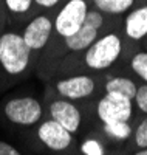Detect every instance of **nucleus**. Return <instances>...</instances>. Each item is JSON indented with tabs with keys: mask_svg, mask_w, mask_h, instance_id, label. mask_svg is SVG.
I'll use <instances>...</instances> for the list:
<instances>
[{
	"mask_svg": "<svg viewBox=\"0 0 147 155\" xmlns=\"http://www.w3.org/2000/svg\"><path fill=\"white\" fill-rule=\"evenodd\" d=\"M135 155H147V147H144L142 150H139V152H136Z\"/></svg>",
	"mask_w": 147,
	"mask_h": 155,
	"instance_id": "22",
	"label": "nucleus"
},
{
	"mask_svg": "<svg viewBox=\"0 0 147 155\" xmlns=\"http://www.w3.org/2000/svg\"><path fill=\"white\" fill-rule=\"evenodd\" d=\"M53 22L54 20H51L48 16H37L26 25V28L22 33V37L31 51H39L45 48L53 30H54Z\"/></svg>",
	"mask_w": 147,
	"mask_h": 155,
	"instance_id": "7",
	"label": "nucleus"
},
{
	"mask_svg": "<svg viewBox=\"0 0 147 155\" xmlns=\"http://www.w3.org/2000/svg\"><path fill=\"white\" fill-rule=\"evenodd\" d=\"M31 53L22 34L8 31L0 36V65L8 74L23 73L30 65Z\"/></svg>",
	"mask_w": 147,
	"mask_h": 155,
	"instance_id": "1",
	"label": "nucleus"
},
{
	"mask_svg": "<svg viewBox=\"0 0 147 155\" xmlns=\"http://www.w3.org/2000/svg\"><path fill=\"white\" fill-rule=\"evenodd\" d=\"M56 90L60 96H65L67 99H82L95 92V81L90 76L77 74L57 81Z\"/></svg>",
	"mask_w": 147,
	"mask_h": 155,
	"instance_id": "9",
	"label": "nucleus"
},
{
	"mask_svg": "<svg viewBox=\"0 0 147 155\" xmlns=\"http://www.w3.org/2000/svg\"><path fill=\"white\" fill-rule=\"evenodd\" d=\"M126 34L133 41H139L147 36V6H141L127 16Z\"/></svg>",
	"mask_w": 147,
	"mask_h": 155,
	"instance_id": "11",
	"label": "nucleus"
},
{
	"mask_svg": "<svg viewBox=\"0 0 147 155\" xmlns=\"http://www.w3.org/2000/svg\"><path fill=\"white\" fill-rule=\"evenodd\" d=\"M34 0H5V5L12 14H25L31 9Z\"/></svg>",
	"mask_w": 147,
	"mask_h": 155,
	"instance_id": "16",
	"label": "nucleus"
},
{
	"mask_svg": "<svg viewBox=\"0 0 147 155\" xmlns=\"http://www.w3.org/2000/svg\"><path fill=\"white\" fill-rule=\"evenodd\" d=\"M102 22H104V17H102L101 11L88 9L87 14H85L82 27L74 34H71L68 37H64L67 50H70V51L87 50L98 39V33H99V28L102 27Z\"/></svg>",
	"mask_w": 147,
	"mask_h": 155,
	"instance_id": "3",
	"label": "nucleus"
},
{
	"mask_svg": "<svg viewBox=\"0 0 147 155\" xmlns=\"http://www.w3.org/2000/svg\"><path fill=\"white\" fill-rule=\"evenodd\" d=\"M98 116L105 123L129 121L132 116V99L124 95L107 92V95L98 102Z\"/></svg>",
	"mask_w": 147,
	"mask_h": 155,
	"instance_id": "6",
	"label": "nucleus"
},
{
	"mask_svg": "<svg viewBox=\"0 0 147 155\" xmlns=\"http://www.w3.org/2000/svg\"><path fill=\"white\" fill-rule=\"evenodd\" d=\"M133 2L135 0H93L98 11L109 14H122L133 5Z\"/></svg>",
	"mask_w": 147,
	"mask_h": 155,
	"instance_id": "13",
	"label": "nucleus"
},
{
	"mask_svg": "<svg viewBox=\"0 0 147 155\" xmlns=\"http://www.w3.org/2000/svg\"><path fill=\"white\" fill-rule=\"evenodd\" d=\"M50 113L53 120L57 121L62 127H65L71 134H74L81 126V113H79L77 107L71 104L70 101L65 99L54 101L50 106Z\"/></svg>",
	"mask_w": 147,
	"mask_h": 155,
	"instance_id": "10",
	"label": "nucleus"
},
{
	"mask_svg": "<svg viewBox=\"0 0 147 155\" xmlns=\"http://www.w3.org/2000/svg\"><path fill=\"white\" fill-rule=\"evenodd\" d=\"M59 2L60 0H34V3L37 6H41V8H53V6H56Z\"/></svg>",
	"mask_w": 147,
	"mask_h": 155,
	"instance_id": "21",
	"label": "nucleus"
},
{
	"mask_svg": "<svg viewBox=\"0 0 147 155\" xmlns=\"http://www.w3.org/2000/svg\"><path fill=\"white\" fill-rule=\"evenodd\" d=\"M132 70L147 82V53H136L132 58Z\"/></svg>",
	"mask_w": 147,
	"mask_h": 155,
	"instance_id": "15",
	"label": "nucleus"
},
{
	"mask_svg": "<svg viewBox=\"0 0 147 155\" xmlns=\"http://www.w3.org/2000/svg\"><path fill=\"white\" fill-rule=\"evenodd\" d=\"M5 115L9 121L20 126H33L42 116V106L34 98H14L6 102Z\"/></svg>",
	"mask_w": 147,
	"mask_h": 155,
	"instance_id": "5",
	"label": "nucleus"
},
{
	"mask_svg": "<svg viewBox=\"0 0 147 155\" xmlns=\"http://www.w3.org/2000/svg\"><path fill=\"white\" fill-rule=\"evenodd\" d=\"M85 0H68L54 19V30L60 37H68L82 27L87 14Z\"/></svg>",
	"mask_w": 147,
	"mask_h": 155,
	"instance_id": "4",
	"label": "nucleus"
},
{
	"mask_svg": "<svg viewBox=\"0 0 147 155\" xmlns=\"http://www.w3.org/2000/svg\"><path fill=\"white\" fill-rule=\"evenodd\" d=\"M105 90L112 93L124 95L129 99H135L136 96V84L129 78H113L105 84Z\"/></svg>",
	"mask_w": 147,
	"mask_h": 155,
	"instance_id": "12",
	"label": "nucleus"
},
{
	"mask_svg": "<svg viewBox=\"0 0 147 155\" xmlns=\"http://www.w3.org/2000/svg\"><path fill=\"white\" fill-rule=\"evenodd\" d=\"M82 152L85 155H104L102 146L95 140H88L82 144Z\"/></svg>",
	"mask_w": 147,
	"mask_h": 155,
	"instance_id": "17",
	"label": "nucleus"
},
{
	"mask_svg": "<svg viewBox=\"0 0 147 155\" xmlns=\"http://www.w3.org/2000/svg\"><path fill=\"white\" fill-rule=\"evenodd\" d=\"M0 155H22L14 146H11L6 141L0 140Z\"/></svg>",
	"mask_w": 147,
	"mask_h": 155,
	"instance_id": "20",
	"label": "nucleus"
},
{
	"mask_svg": "<svg viewBox=\"0 0 147 155\" xmlns=\"http://www.w3.org/2000/svg\"><path fill=\"white\" fill-rule=\"evenodd\" d=\"M37 135L39 140L51 150H64L71 144V132H68L54 120L42 123Z\"/></svg>",
	"mask_w": 147,
	"mask_h": 155,
	"instance_id": "8",
	"label": "nucleus"
},
{
	"mask_svg": "<svg viewBox=\"0 0 147 155\" xmlns=\"http://www.w3.org/2000/svg\"><path fill=\"white\" fill-rule=\"evenodd\" d=\"M104 130L110 137L116 140H127L132 135V127L127 124V121H115V123H105Z\"/></svg>",
	"mask_w": 147,
	"mask_h": 155,
	"instance_id": "14",
	"label": "nucleus"
},
{
	"mask_svg": "<svg viewBox=\"0 0 147 155\" xmlns=\"http://www.w3.org/2000/svg\"><path fill=\"white\" fill-rule=\"evenodd\" d=\"M121 50H122V42L119 36L105 34L96 39L87 48L84 61L87 67H90L91 70H104L116 62V59L121 54Z\"/></svg>",
	"mask_w": 147,
	"mask_h": 155,
	"instance_id": "2",
	"label": "nucleus"
},
{
	"mask_svg": "<svg viewBox=\"0 0 147 155\" xmlns=\"http://www.w3.org/2000/svg\"><path fill=\"white\" fill-rule=\"evenodd\" d=\"M135 99H136V104H138L139 110L147 113V85H141L139 88H136Z\"/></svg>",
	"mask_w": 147,
	"mask_h": 155,
	"instance_id": "19",
	"label": "nucleus"
},
{
	"mask_svg": "<svg viewBox=\"0 0 147 155\" xmlns=\"http://www.w3.org/2000/svg\"><path fill=\"white\" fill-rule=\"evenodd\" d=\"M135 140H136V144H138L139 147H142V149L147 147V118L138 126Z\"/></svg>",
	"mask_w": 147,
	"mask_h": 155,
	"instance_id": "18",
	"label": "nucleus"
}]
</instances>
